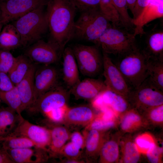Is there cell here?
I'll use <instances>...</instances> for the list:
<instances>
[{
    "label": "cell",
    "mask_w": 163,
    "mask_h": 163,
    "mask_svg": "<svg viewBox=\"0 0 163 163\" xmlns=\"http://www.w3.org/2000/svg\"><path fill=\"white\" fill-rule=\"evenodd\" d=\"M46 5L50 41L63 51L72 38L77 9L69 0H48Z\"/></svg>",
    "instance_id": "obj_1"
},
{
    "label": "cell",
    "mask_w": 163,
    "mask_h": 163,
    "mask_svg": "<svg viewBox=\"0 0 163 163\" xmlns=\"http://www.w3.org/2000/svg\"><path fill=\"white\" fill-rule=\"evenodd\" d=\"M70 94L57 85L39 97L27 110L32 113H39L50 124L62 123Z\"/></svg>",
    "instance_id": "obj_2"
},
{
    "label": "cell",
    "mask_w": 163,
    "mask_h": 163,
    "mask_svg": "<svg viewBox=\"0 0 163 163\" xmlns=\"http://www.w3.org/2000/svg\"><path fill=\"white\" fill-rule=\"evenodd\" d=\"M119 56L120 59L115 64L131 90L138 86L148 77V59L138 47Z\"/></svg>",
    "instance_id": "obj_3"
},
{
    "label": "cell",
    "mask_w": 163,
    "mask_h": 163,
    "mask_svg": "<svg viewBox=\"0 0 163 163\" xmlns=\"http://www.w3.org/2000/svg\"><path fill=\"white\" fill-rule=\"evenodd\" d=\"M44 6L28 12L13 24L20 36L21 46H26L40 40L48 28Z\"/></svg>",
    "instance_id": "obj_4"
},
{
    "label": "cell",
    "mask_w": 163,
    "mask_h": 163,
    "mask_svg": "<svg viewBox=\"0 0 163 163\" xmlns=\"http://www.w3.org/2000/svg\"><path fill=\"white\" fill-rule=\"evenodd\" d=\"M81 13L75 22L72 39L75 38L95 44L106 30L112 24L100 9Z\"/></svg>",
    "instance_id": "obj_5"
},
{
    "label": "cell",
    "mask_w": 163,
    "mask_h": 163,
    "mask_svg": "<svg viewBox=\"0 0 163 163\" xmlns=\"http://www.w3.org/2000/svg\"><path fill=\"white\" fill-rule=\"evenodd\" d=\"M136 37L125 28L123 29L112 25L106 30L95 44L101 47L103 53L120 56L137 47Z\"/></svg>",
    "instance_id": "obj_6"
},
{
    "label": "cell",
    "mask_w": 163,
    "mask_h": 163,
    "mask_svg": "<svg viewBox=\"0 0 163 163\" xmlns=\"http://www.w3.org/2000/svg\"><path fill=\"white\" fill-rule=\"evenodd\" d=\"M71 48L83 75L93 78L100 73L103 68V58L99 46L76 44Z\"/></svg>",
    "instance_id": "obj_7"
},
{
    "label": "cell",
    "mask_w": 163,
    "mask_h": 163,
    "mask_svg": "<svg viewBox=\"0 0 163 163\" xmlns=\"http://www.w3.org/2000/svg\"><path fill=\"white\" fill-rule=\"evenodd\" d=\"M127 100L132 107L141 112L163 104V91L154 85L148 77L139 85L131 90Z\"/></svg>",
    "instance_id": "obj_8"
},
{
    "label": "cell",
    "mask_w": 163,
    "mask_h": 163,
    "mask_svg": "<svg viewBox=\"0 0 163 163\" xmlns=\"http://www.w3.org/2000/svg\"><path fill=\"white\" fill-rule=\"evenodd\" d=\"M48 0H5L0 3V22L4 25L15 21L42 5Z\"/></svg>",
    "instance_id": "obj_9"
},
{
    "label": "cell",
    "mask_w": 163,
    "mask_h": 163,
    "mask_svg": "<svg viewBox=\"0 0 163 163\" xmlns=\"http://www.w3.org/2000/svg\"><path fill=\"white\" fill-rule=\"evenodd\" d=\"M63 52L50 41L46 42L40 40L28 48L25 55L35 63L49 65L57 62Z\"/></svg>",
    "instance_id": "obj_10"
},
{
    "label": "cell",
    "mask_w": 163,
    "mask_h": 163,
    "mask_svg": "<svg viewBox=\"0 0 163 163\" xmlns=\"http://www.w3.org/2000/svg\"><path fill=\"white\" fill-rule=\"evenodd\" d=\"M103 58L104 82L108 89L127 99L131 89L122 74L108 54L103 52Z\"/></svg>",
    "instance_id": "obj_11"
},
{
    "label": "cell",
    "mask_w": 163,
    "mask_h": 163,
    "mask_svg": "<svg viewBox=\"0 0 163 163\" xmlns=\"http://www.w3.org/2000/svg\"><path fill=\"white\" fill-rule=\"evenodd\" d=\"M11 134L25 136L34 142L37 147L48 151L50 141L49 129L33 124L23 118Z\"/></svg>",
    "instance_id": "obj_12"
},
{
    "label": "cell",
    "mask_w": 163,
    "mask_h": 163,
    "mask_svg": "<svg viewBox=\"0 0 163 163\" xmlns=\"http://www.w3.org/2000/svg\"><path fill=\"white\" fill-rule=\"evenodd\" d=\"M59 78L58 70L50 65H44L36 69L34 75L35 101L39 97L58 85Z\"/></svg>",
    "instance_id": "obj_13"
},
{
    "label": "cell",
    "mask_w": 163,
    "mask_h": 163,
    "mask_svg": "<svg viewBox=\"0 0 163 163\" xmlns=\"http://www.w3.org/2000/svg\"><path fill=\"white\" fill-rule=\"evenodd\" d=\"M108 89L101 80L89 77L81 81L70 88L69 92L76 99H82L91 101Z\"/></svg>",
    "instance_id": "obj_14"
},
{
    "label": "cell",
    "mask_w": 163,
    "mask_h": 163,
    "mask_svg": "<svg viewBox=\"0 0 163 163\" xmlns=\"http://www.w3.org/2000/svg\"><path fill=\"white\" fill-rule=\"evenodd\" d=\"M3 149L14 163H45L50 157L47 150L38 147Z\"/></svg>",
    "instance_id": "obj_15"
},
{
    "label": "cell",
    "mask_w": 163,
    "mask_h": 163,
    "mask_svg": "<svg viewBox=\"0 0 163 163\" xmlns=\"http://www.w3.org/2000/svg\"><path fill=\"white\" fill-rule=\"evenodd\" d=\"M97 115L95 113L91 105L68 107L65 113L62 123L66 125L86 127Z\"/></svg>",
    "instance_id": "obj_16"
},
{
    "label": "cell",
    "mask_w": 163,
    "mask_h": 163,
    "mask_svg": "<svg viewBox=\"0 0 163 163\" xmlns=\"http://www.w3.org/2000/svg\"><path fill=\"white\" fill-rule=\"evenodd\" d=\"M163 16V0H150L142 13L132 20L134 26L133 33L136 36L144 33V27L149 22Z\"/></svg>",
    "instance_id": "obj_17"
},
{
    "label": "cell",
    "mask_w": 163,
    "mask_h": 163,
    "mask_svg": "<svg viewBox=\"0 0 163 163\" xmlns=\"http://www.w3.org/2000/svg\"><path fill=\"white\" fill-rule=\"evenodd\" d=\"M119 131L122 135L145 129L149 126L142 113L136 109L131 108L120 118Z\"/></svg>",
    "instance_id": "obj_18"
},
{
    "label": "cell",
    "mask_w": 163,
    "mask_h": 163,
    "mask_svg": "<svg viewBox=\"0 0 163 163\" xmlns=\"http://www.w3.org/2000/svg\"><path fill=\"white\" fill-rule=\"evenodd\" d=\"M36 67L32 64L22 79L15 86L22 103L23 111L34 102V75Z\"/></svg>",
    "instance_id": "obj_19"
},
{
    "label": "cell",
    "mask_w": 163,
    "mask_h": 163,
    "mask_svg": "<svg viewBox=\"0 0 163 163\" xmlns=\"http://www.w3.org/2000/svg\"><path fill=\"white\" fill-rule=\"evenodd\" d=\"M122 135L119 131L108 136L102 145L99 153L101 163H116L119 162L120 141Z\"/></svg>",
    "instance_id": "obj_20"
},
{
    "label": "cell",
    "mask_w": 163,
    "mask_h": 163,
    "mask_svg": "<svg viewBox=\"0 0 163 163\" xmlns=\"http://www.w3.org/2000/svg\"><path fill=\"white\" fill-rule=\"evenodd\" d=\"M62 56L63 80L71 88L80 81L79 69L71 47L65 48Z\"/></svg>",
    "instance_id": "obj_21"
},
{
    "label": "cell",
    "mask_w": 163,
    "mask_h": 163,
    "mask_svg": "<svg viewBox=\"0 0 163 163\" xmlns=\"http://www.w3.org/2000/svg\"><path fill=\"white\" fill-rule=\"evenodd\" d=\"M50 125V141L47 150L50 157H56L70 139L71 133L67 128L62 124Z\"/></svg>",
    "instance_id": "obj_22"
},
{
    "label": "cell",
    "mask_w": 163,
    "mask_h": 163,
    "mask_svg": "<svg viewBox=\"0 0 163 163\" xmlns=\"http://www.w3.org/2000/svg\"><path fill=\"white\" fill-rule=\"evenodd\" d=\"M9 107H0V139L13 133L23 119Z\"/></svg>",
    "instance_id": "obj_23"
},
{
    "label": "cell",
    "mask_w": 163,
    "mask_h": 163,
    "mask_svg": "<svg viewBox=\"0 0 163 163\" xmlns=\"http://www.w3.org/2000/svg\"><path fill=\"white\" fill-rule=\"evenodd\" d=\"M86 130L84 135L85 153L88 157L93 158L99 155L101 148L108 136L107 131L94 129Z\"/></svg>",
    "instance_id": "obj_24"
},
{
    "label": "cell",
    "mask_w": 163,
    "mask_h": 163,
    "mask_svg": "<svg viewBox=\"0 0 163 163\" xmlns=\"http://www.w3.org/2000/svg\"><path fill=\"white\" fill-rule=\"evenodd\" d=\"M120 163H137L140 160L141 153L131 134L122 136L120 141Z\"/></svg>",
    "instance_id": "obj_25"
},
{
    "label": "cell",
    "mask_w": 163,
    "mask_h": 163,
    "mask_svg": "<svg viewBox=\"0 0 163 163\" xmlns=\"http://www.w3.org/2000/svg\"><path fill=\"white\" fill-rule=\"evenodd\" d=\"M142 50L148 59L163 61V30H154L149 34Z\"/></svg>",
    "instance_id": "obj_26"
},
{
    "label": "cell",
    "mask_w": 163,
    "mask_h": 163,
    "mask_svg": "<svg viewBox=\"0 0 163 163\" xmlns=\"http://www.w3.org/2000/svg\"><path fill=\"white\" fill-rule=\"evenodd\" d=\"M101 95L106 105L114 111L119 119L124 113L132 108L126 98L108 89L102 93Z\"/></svg>",
    "instance_id": "obj_27"
},
{
    "label": "cell",
    "mask_w": 163,
    "mask_h": 163,
    "mask_svg": "<svg viewBox=\"0 0 163 163\" xmlns=\"http://www.w3.org/2000/svg\"><path fill=\"white\" fill-rule=\"evenodd\" d=\"M21 46L20 37L14 25L5 24L0 33V49L9 51Z\"/></svg>",
    "instance_id": "obj_28"
},
{
    "label": "cell",
    "mask_w": 163,
    "mask_h": 163,
    "mask_svg": "<svg viewBox=\"0 0 163 163\" xmlns=\"http://www.w3.org/2000/svg\"><path fill=\"white\" fill-rule=\"evenodd\" d=\"M25 55L15 57L14 62L8 73L13 84L16 86L24 77L32 64Z\"/></svg>",
    "instance_id": "obj_29"
},
{
    "label": "cell",
    "mask_w": 163,
    "mask_h": 163,
    "mask_svg": "<svg viewBox=\"0 0 163 163\" xmlns=\"http://www.w3.org/2000/svg\"><path fill=\"white\" fill-rule=\"evenodd\" d=\"M0 142L2 143L1 148L4 149L37 147L29 139L25 136L11 134L1 138L0 139Z\"/></svg>",
    "instance_id": "obj_30"
},
{
    "label": "cell",
    "mask_w": 163,
    "mask_h": 163,
    "mask_svg": "<svg viewBox=\"0 0 163 163\" xmlns=\"http://www.w3.org/2000/svg\"><path fill=\"white\" fill-rule=\"evenodd\" d=\"M147 68L149 81L163 91V61L148 59Z\"/></svg>",
    "instance_id": "obj_31"
},
{
    "label": "cell",
    "mask_w": 163,
    "mask_h": 163,
    "mask_svg": "<svg viewBox=\"0 0 163 163\" xmlns=\"http://www.w3.org/2000/svg\"><path fill=\"white\" fill-rule=\"evenodd\" d=\"M0 99L8 107L21 115L23 112L22 103L17 88L15 86L12 89L7 91H0Z\"/></svg>",
    "instance_id": "obj_32"
},
{
    "label": "cell",
    "mask_w": 163,
    "mask_h": 163,
    "mask_svg": "<svg viewBox=\"0 0 163 163\" xmlns=\"http://www.w3.org/2000/svg\"><path fill=\"white\" fill-rule=\"evenodd\" d=\"M113 4L120 17L122 26L129 30L131 28H134L132 22V18L129 16L128 11L126 0H112Z\"/></svg>",
    "instance_id": "obj_33"
},
{
    "label": "cell",
    "mask_w": 163,
    "mask_h": 163,
    "mask_svg": "<svg viewBox=\"0 0 163 163\" xmlns=\"http://www.w3.org/2000/svg\"><path fill=\"white\" fill-rule=\"evenodd\" d=\"M100 10L102 14L114 27H120L119 15L114 7L112 0H100Z\"/></svg>",
    "instance_id": "obj_34"
},
{
    "label": "cell",
    "mask_w": 163,
    "mask_h": 163,
    "mask_svg": "<svg viewBox=\"0 0 163 163\" xmlns=\"http://www.w3.org/2000/svg\"><path fill=\"white\" fill-rule=\"evenodd\" d=\"M140 112L145 118L149 126H163V104L147 109Z\"/></svg>",
    "instance_id": "obj_35"
},
{
    "label": "cell",
    "mask_w": 163,
    "mask_h": 163,
    "mask_svg": "<svg viewBox=\"0 0 163 163\" xmlns=\"http://www.w3.org/2000/svg\"><path fill=\"white\" fill-rule=\"evenodd\" d=\"M137 147L140 153L145 155L155 142L149 133H144L138 135L134 139Z\"/></svg>",
    "instance_id": "obj_36"
},
{
    "label": "cell",
    "mask_w": 163,
    "mask_h": 163,
    "mask_svg": "<svg viewBox=\"0 0 163 163\" xmlns=\"http://www.w3.org/2000/svg\"><path fill=\"white\" fill-rule=\"evenodd\" d=\"M119 120H106L97 115L92 122L86 127V129H94L102 131H108L115 127L119 124Z\"/></svg>",
    "instance_id": "obj_37"
},
{
    "label": "cell",
    "mask_w": 163,
    "mask_h": 163,
    "mask_svg": "<svg viewBox=\"0 0 163 163\" xmlns=\"http://www.w3.org/2000/svg\"><path fill=\"white\" fill-rule=\"evenodd\" d=\"M80 12L92 10H100V0H69Z\"/></svg>",
    "instance_id": "obj_38"
},
{
    "label": "cell",
    "mask_w": 163,
    "mask_h": 163,
    "mask_svg": "<svg viewBox=\"0 0 163 163\" xmlns=\"http://www.w3.org/2000/svg\"><path fill=\"white\" fill-rule=\"evenodd\" d=\"M15 57L9 51L0 50V72L8 73L12 67Z\"/></svg>",
    "instance_id": "obj_39"
},
{
    "label": "cell",
    "mask_w": 163,
    "mask_h": 163,
    "mask_svg": "<svg viewBox=\"0 0 163 163\" xmlns=\"http://www.w3.org/2000/svg\"><path fill=\"white\" fill-rule=\"evenodd\" d=\"M81 149L72 142L66 144L60 152L59 155L66 158L79 159L81 155Z\"/></svg>",
    "instance_id": "obj_40"
},
{
    "label": "cell",
    "mask_w": 163,
    "mask_h": 163,
    "mask_svg": "<svg viewBox=\"0 0 163 163\" xmlns=\"http://www.w3.org/2000/svg\"><path fill=\"white\" fill-rule=\"evenodd\" d=\"M163 148L155 143L147 151L145 155L151 163H160L162 161Z\"/></svg>",
    "instance_id": "obj_41"
},
{
    "label": "cell",
    "mask_w": 163,
    "mask_h": 163,
    "mask_svg": "<svg viewBox=\"0 0 163 163\" xmlns=\"http://www.w3.org/2000/svg\"><path fill=\"white\" fill-rule=\"evenodd\" d=\"M15 86L8 73L0 72V91H7L12 89Z\"/></svg>",
    "instance_id": "obj_42"
},
{
    "label": "cell",
    "mask_w": 163,
    "mask_h": 163,
    "mask_svg": "<svg viewBox=\"0 0 163 163\" xmlns=\"http://www.w3.org/2000/svg\"><path fill=\"white\" fill-rule=\"evenodd\" d=\"M150 0H137L132 13L133 20L136 19L142 13L148 5Z\"/></svg>",
    "instance_id": "obj_43"
},
{
    "label": "cell",
    "mask_w": 163,
    "mask_h": 163,
    "mask_svg": "<svg viewBox=\"0 0 163 163\" xmlns=\"http://www.w3.org/2000/svg\"><path fill=\"white\" fill-rule=\"evenodd\" d=\"M70 139L71 141L77 145L80 149L85 148V137L80 133L75 131L71 133Z\"/></svg>",
    "instance_id": "obj_44"
},
{
    "label": "cell",
    "mask_w": 163,
    "mask_h": 163,
    "mask_svg": "<svg viewBox=\"0 0 163 163\" xmlns=\"http://www.w3.org/2000/svg\"><path fill=\"white\" fill-rule=\"evenodd\" d=\"M0 163H14L6 152L3 149H0Z\"/></svg>",
    "instance_id": "obj_45"
},
{
    "label": "cell",
    "mask_w": 163,
    "mask_h": 163,
    "mask_svg": "<svg viewBox=\"0 0 163 163\" xmlns=\"http://www.w3.org/2000/svg\"><path fill=\"white\" fill-rule=\"evenodd\" d=\"M61 162L62 163H85V161L81 160L80 159H69L65 158Z\"/></svg>",
    "instance_id": "obj_46"
},
{
    "label": "cell",
    "mask_w": 163,
    "mask_h": 163,
    "mask_svg": "<svg viewBox=\"0 0 163 163\" xmlns=\"http://www.w3.org/2000/svg\"><path fill=\"white\" fill-rule=\"evenodd\" d=\"M137 0H126L128 8L132 12Z\"/></svg>",
    "instance_id": "obj_47"
},
{
    "label": "cell",
    "mask_w": 163,
    "mask_h": 163,
    "mask_svg": "<svg viewBox=\"0 0 163 163\" xmlns=\"http://www.w3.org/2000/svg\"><path fill=\"white\" fill-rule=\"evenodd\" d=\"M3 25H4L2 23L0 22V33L2 30Z\"/></svg>",
    "instance_id": "obj_48"
},
{
    "label": "cell",
    "mask_w": 163,
    "mask_h": 163,
    "mask_svg": "<svg viewBox=\"0 0 163 163\" xmlns=\"http://www.w3.org/2000/svg\"><path fill=\"white\" fill-rule=\"evenodd\" d=\"M2 102V101L1 100V99H0V105H1Z\"/></svg>",
    "instance_id": "obj_49"
},
{
    "label": "cell",
    "mask_w": 163,
    "mask_h": 163,
    "mask_svg": "<svg viewBox=\"0 0 163 163\" xmlns=\"http://www.w3.org/2000/svg\"><path fill=\"white\" fill-rule=\"evenodd\" d=\"M0 15H1V12H0Z\"/></svg>",
    "instance_id": "obj_50"
}]
</instances>
